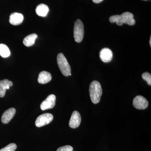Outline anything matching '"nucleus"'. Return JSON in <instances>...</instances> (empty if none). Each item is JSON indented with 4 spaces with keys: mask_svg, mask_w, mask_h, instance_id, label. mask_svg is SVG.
<instances>
[{
    "mask_svg": "<svg viewBox=\"0 0 151 151\" xmlns=\"http://www.w3.org/2000/svg\"><path fill=\"white\" fill-rule=\"evenodd\" d=\"M89 92L92 103L94 104L99 103L102 95L103 90L100 83L98 81H94L91 82L89 85Z\"/></svg>",
    "mask_w": 151,
    "mask_h": 151,
    "instance_id": "obj_1",
    "label": "nucleus"
},
{
    "mask_svg": "<svg viewBox=\"0 0 151 151\" xmlns=\"http://www.w3.org/2000/svg\"><path fill=\"white\" fill-rule=\"evenodd\" d=\"M58 65L61 73L64 76H71V69L67 59L64 55L60 53L57 57Z\"/></svg>",
    "mask_w": 151,
    "mask_h": 151,
    "instance_id": "obj_2",
    "label": "nucleus"
},
{
    "mask_svg": "<svg viewBox=\"0 0 151 151\" xmlns=\"http://www.w3.org/2000/svg\"><path fill=\"white\" fill-rule=\"evenodd\" d=\"M84 35V24L81 20H76L73 29V36L76 42H81Z\"/></svg>",
    "mask_w": 151,
    "mask_h": 151,
    "instance_id": "obj_3",
    "label": "nucleus"
},
{
    "mask_svg": "<svg viewBox=\"0 0 151 151\" xmlns=\"http://www.w3.org/2000/svg\"><path fill=\"white\" fill-rule=\"evenodd\" d=\"M53 119V116L50 113H45L39 116L35 121V125L37 127H41L47 125L52 122Z\"/></svg>",
    "mask_w": 151,
    "mask_h": 151,
    "instance_id": "obj_4",
    "label": "nucleus"
},
{
    "mask_svg": "<svg viewBox=\"0 0 151 151\" xmlns=\"http://www.w3.org/2000/svg\"><path fill=\"white\" fill-rule=\"evenodd\" d=\"M56 101V97L54 94H50L44 100L40 105V108L42 111L54 108Z\"/></svg>",
    "mask_w": 151,
    "mask_h": 151,
    "instance_id": "obj_5",
    "label": "nucleus"
},
{
    "mask_svg": "<svg viewBox=\"0 0 151 151\" xmlns=\"http://www.w3.org/2000/svg\"><path fill=\"white\" fill-rule=\"evenodd\" d=\"M133 104L134 107L137 109L144 110L147 108L149 103L145 97L139 95L134 98Z\"/></svg>",
    "mask_w": 151,
    "mask_h": 151,
    "instance_id": "obj_6",
    "label": "nucleus"
},
{
    "mask_svg": "<svg viewBox=\"0 0 151 151\" xmlns=\"http://www.w3.org/2000/svg\"><path fill=\"white\" fill-rule=\"evenodd\" d=\"M81 122V116L78 111H73L69 122V126L72 129L78 128Z\"/></svg>",
    "mask_w": 151,
    "mask_h": 151,
    "instance_id": "obj_7",
    "label": "nucleus"
},
{
    "mask_svg": "<svg viewBox=\"0 0 151 151\" xmlns=\"http://www.w3.org/2000/svg\"><path fill=\"white\" fill-rule=\"evenodd\" d=\"M100 59L103 62H109L113 59V52L110 49L104 48L100 51Z\"/></svg>",
    "mask_w": 151,
    "mask_h": 151,
    "instance_id": "obj_8",
    "label": "nucleus"
},
{
    "mask_svg": "<svg viewBox=\"0 0 151 151\" xmlns=\"http://www.w3.org/2000/svg\"><path fill=\"white\" fill-rule=\"evenodd\" d=\"M16 111L14 108H10L5 111L1 117V122L3 124H8L14 116Z\"/></svg>",
    "mask_w": 151,
    "mask_h": 151,
    "instance_id": "obj_9",
    "label": "nucleus"
},
{
    "mask_svg": "<svg viewBox=\"0 0 151 151\" xmlns=\"http://www.w3.org/2000/svg\"><path fill=\"white\" fill-rule=\"evenodd\" d=\"M123 24L129 25H134L136 22L134 18V15L129 12H125L120 15Z\"/></svg>",
    "mask_w": 151,
    "mask_h": 151,
    "instance_id": "obj_10",
    "label": "nucleus"
},
{
    "mask_svg": "<svg viewBox=\"0 0 151 151\" xmlns=\"http://www.w3.org/2000/svg\"><path fill=\"white\" fill-rule=\"evenodd\" d=\"M23 20V15L19 13H13L10 16L9 22L13 25H18L21 24Z\"/></svg>",
    "mask_w": 151,
    "mask_h": 151,
    "instance_id": "obj_11",
    "label": "nucleus"
},
{
    "mask_svg": "<svg viewBox=\"0 0 151 151\" xmlns=\"http://www.w3.org/2000/svg\"><path fill=\"white\" fill-rule=\"evenodd\" d=\"M52 76L49 72L42 71L39 73L38 78V82L40 84H45L51 81Z\"/></svg>",
    "mask_w": 151,
    "mask_h": 151,
    "instance_id": "obj_12",
    "label": "nucleus"
},
{
    "mask_svg": "<svg viewBox=\"0 0 151 151\" xmlns=\"http://www.w3.org/2000/svg\"><path fill=\"white\" fill-rule=\"evenodd\" d=\"M49 9L46 5L44 4H40L37 7L36 9V12L38 15L42 17H45L47 15Z\"/></svg>",
    "mask_w": 151,
    "mask_h": 151,
    "instance_id": "obj_13",
    "label": "nucleus"
},
{
    "mask_svg": "<svg viewBox=\"0 0 151 151\" xmlns=\"http://www.w3.org/2000/svg\"><path fill=\"white\" fill-rule=\"evenodd\" d=\"M38 37L37 35L35 33L32 34L27 36L24 39V45L27 47L32 46L35 42V40Z\"/></svg>",
    "mask_w": 151,
    "mask_h": 151,
    "instance_id": "obj_14",
    "label": "nucleus"
},
{
    "mask_svg": "<svg viewBox=\"0 0 151 151\" xmlns=\"http://www.w3.org/2000/svg\"><path fill=\"white\" fill-rule=\"evenodd\" d=\"M11 55L9 49L4 44H0V55L3 58H7Z\"/></svg>",
    "mask_w": 151,
    "mask_h": 151,
    "instance_id": "obj_15",
    "label": "nucleus"
},
{
    "mask_svg": "<svg viewBox=\"0 0 151 151\" xmlns=\"http://www.w3.org/2000/svg\"><path fill=\"white\" fill-rule=\"evenodd\" d=\"M109 20L111 23L116 22V24L119 26H122L123 24L121 16L119 15L112 16L109 18Z\"/></svg>",
    "mask_w": 151,
    "mask_h": 151,
    "instance_id": "obj_16",
    "label": "nucleus"
},
{
    "mask_svg": "<svg viewBox=\"0 0 151 151\" xmlns=\"http://www.w3.org/2000/svg\"><path fill=\"white\" fill-rule=\"evenodd\" d=\"M13 85L12 81H9L8 79H4L0 81V86L5 89H9V87Z\"/></svg>",
    "mask_w": 151,
    "mask_h": 151,
    "instance_id": "obj_17",
    "label": "nucleus"
},
{
    "mask_svg": "<svg viewBox=\"0 0 151 151\" xmlns=\"http://www.w3.org/2000/svg\"><path fill=\"white\" fill-rule=\"evenodd\" d=\"M17 148V145L14 143L9 144L5 147L1 149L0 151H15Z\"/></svg>",
    "mask_w": 151,
    "mask_h": 151,
    "instance_id": "obj_18",
    "label": "nucleus"
},
{
    "mask_svg": "<svg viewBox=\"0 0 151 151\" xmlns=\"http://www.w3.org/2000/svg\"><path fill=\"white\" fill-rule=\"evenodd\" d=\"M142 77L144 80L147 81L148 85H151V75L148 72H146L143 73L142 75Z\"/></svg>",
    "mask_w": 151,
    "mask_h": 151,
    "instance_id": "obj_19",
    "label": "nucleus"
},
{
    "mask_svg": "<svg viewBox=\"0 0 151 151\" xmlns=\"http://www.w3.org/2000/svg\"><path fill=\"white\" fill-rule=\"evenodd\" d=\"M57 151H73V148L70 145H65L60 147Z\"/></svg>",
    "mask_w": 151,
    "mask_h": 151,
    "instance_id": "obj_20",
    "label": "nucleus"
},
{
    "mask_svg": "<svg viewBox=\"0 0 151 151\" xmlns=\"http://www.w3.org/2000/svg\"><path fill=\"white\" fill-rule=\"evenodd\" d=\"M6 91V89L0 86V97H4Z\"/></svg>",
    "mask_w": 151,
    "mask_h": 151,
    "instance_id": "obj_21",
    "label": "nucleus"
},
{
    "mask_svg": "<svg viewBox=\"0 0 151 151\" xmlns=\"http://www.w3.org/2000/svg\"><path fill=\"white\" fill-rule=\"evenodd\" d=\"M103 0H92L93 2L96 3V4H99V3H101V2L103 1Z\"/></svg>",
    "mask_w": 151,
    "mask_h": 151,
    "instance_id": "obj_22",
    "label": "nucleus"
},
{
    "mask_svg": "<svg viewBox=\"0 0 151 151\" xmlns=\"http://www.w3.org/2000/svg\"><path fill=\"white\" fill-rule=\"evenodd\" d=\"M150 46H151V36L150 37Z\"/></svg>",
    "mask_w": 151,
    "mask_h": 151,
    "instance_id": "obj_23",
    "label": "nucleus"
},
{
    "mask_svg": "<svg viewBox=\"0 0 151 151\" xmlns=\"http://www.w3.org/2000/svg\"><path fill=\"white\" fill-rule=\"evenodd\" d=\"M144 1H148V0H144Z\"/></svg>",
    "mask_w": 151,
    "mask_h": 151,
    "instance_id": "obj_24",
    "label": "nucleus"
}]
</instances>
